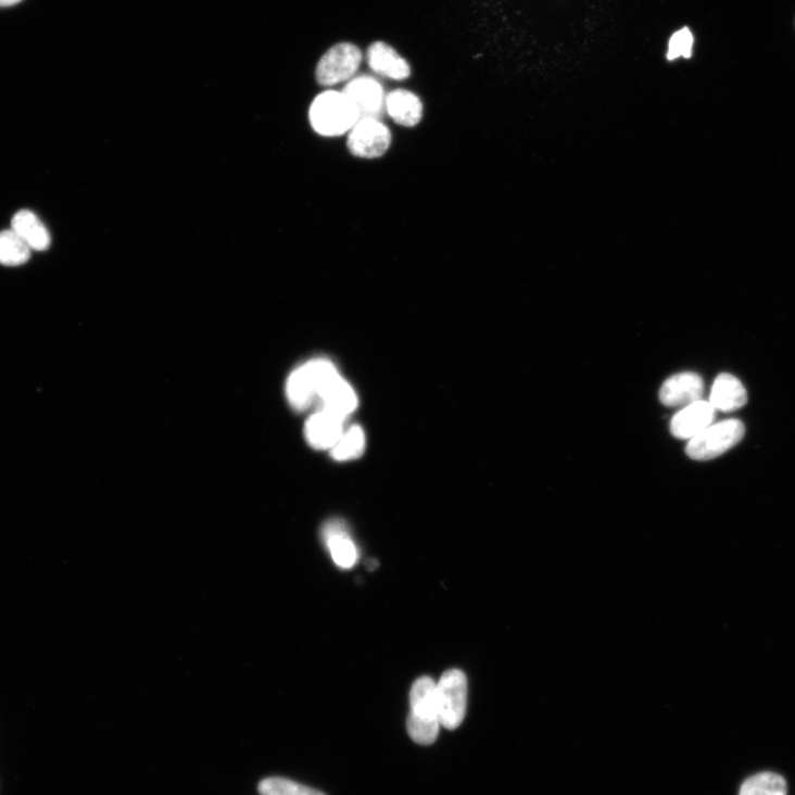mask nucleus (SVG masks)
I'll return each instance as SVG.
<instances>
[{"instance_id": "nucleus-1", "label": "nucleus", "mask_w": 795, "mask_h": 795, "mask_svg": "<svg viewBox=\"0 0 795 795\" xmlns=\"http://www.w3.org/2000/svg\"><path fill=\"white\" fill-rule=\"evenodd\" d=\"M436 689V682L424 677L414 683L411 692L408 733L415 743L424 746L437 741L441 725Z\"/></svg>"}, {"instance_id": "nucleus-18", "label": "nucleus", "mask_w": 795, "mask_h": 795, "mask_svg": "<svg viewBox=\"0 0 795 795\" xmlns=\"http://www.w3.org/2000/svg\"><path fill=\"white\" fill-rule=\"evenodd\" d=\"M31 251L13 229L0 232V264L17 267L29 261Z\"/></svg>"}, {"instance_id": "nucleus-11", "label": "nucleus", "mask_w": 795, "mask_h": 795, "mask_svg": "<svg viewBox=\"0 0 795 795\" xmlns=\"http://www.w3.org/2000/svg\"><path fill=\"white\" fill-rule=\"evenodd\" d=\"M716 409L709 402L699 401L678 413L671 421L672 434L682 440H692L712 425Z\"/></svg>"}, {"instance_id": "nucleus-21", "label": "nucleus", "mask_w": 795, "mask_h": 795, "mask_svg": "<svg viewBox=\"0 0 795 795\" xmlns=\"http://www.w3.org/2000/svg\"><path fill=\"white\" fill-rule=\"evenodd\" d=\"M261 795H326L320 791L285 778L264 779L258 784Z\"/></svg>"}, {"instance_id": "nucleus-4", "label": "nucleus", "mask_w": 795, "mask_h": 795, "mask_svg": "<svg viewBox=\"0 0 795 795\" xmlns=\"http://www.w3.org/2000/svg\"><path fill=\"white\" fill-rule=\"evenodd\" d=\"M745 436V426L736 419H729L709 426L690 440L687 455L697 460H707L722 455L739 444Z\"/></svg>"}, {"instance_id": "nucleus-5", "label": "nucleus", "mask_w": 795, "mask_h": 795, "mask_svg": "<svg viewBox=\"0 0 795 795\" xmlns=\"http://www.w3.org/2000/svg\"><path fill=\"white\" fill-rule=\"evenodd\" d=\"M363 61L361 49L349 42L331 47L319 60L316 68V80L323 87L351 80L358 72Z\"/></svg>"}, {"instance_id": "nucleus-10", "label": "nucleus", "mask_w": 795, "mask_h": 795, "mask_svg": "<svg viewBox=\"0 0 795 795\" xmlns=\"http://www.w3.org/2000/svg\"><path fill=\"white\" fill-rule=\"evenodd\" d=\"M370 68L378 75L392 80H405L411 77V65L391 46L377 41L367 51Z\"/></svg>"}, {"instance_id": "nucleus-3", "label": "nucleus", "mask_w": 795, "mask_h": 795, "mask_svg": "<svg viewBox=\"0 0 795 795\" xmlns=\"http://www.w3.org/2000/svg\"><path fill=\"white\" fill-rule=\"evenodd\" d=\"M441 725L454 731L464 720L468 705V680L459 670L446 671L436 689Z\"/></svg>"}, {"instance_id": "nucleus-8", "label": "nucleus", "mask_w": 795, "mask_h": 795, "mask_svg": "<svg viewBox=\"0 0 795 795\" xmlns=\"http://www.w3.org/2000/svg\"><path fill=\"white\" fill-rule=\"evenodd\" d=\"M703 378L696 373H681L669 378L659 390V401L667 407H687L702 401Z\"/></svg>"}, {"instance_id": "nucleus-7", "label": "nucleus", "mask_w": 795, "mask_h": 795, "mask_svg": "<svg viewBox=\"0 0 795 795\" xmlns=\"http://www.w3.org/2000/svg\"><path fill=\"white\" fill-rule=\"evenodd\" d=\"M343 93L353 105L358 121L379 118L386 109V96L382 86L371 77H358L351 80Z\"/></svg>"}, {"instance_id": "nucleus-19", "label": "nucleus", "mask_w": 795, "mask_h": 795, "mask_svg": "<svg viewBox=\"0 0 795 795\" xmlns=\"http://www.w3.org/2000/svg\"><path fill=\"white\" fill-rule=\"evenodd\" d=\"M366 438L363 429L353 426L344 431L341 439L330 450V455L338 460L358 458L365 450Z\"/></svg>"}, {"instance_id": "nucleus-9", "label": "nucleus", "mask_w": 795, "mask_h": 795, "mask_svg": "<svg viewBox=\"0 0 795 795\" xmlns=\"http://www.w3.org/2000/svg\"><path fill=\"white\" fill-rule=\"evenodd\" d=\"M345 420L319 409L305 424V438L316 450H331L345 431Z\"/></svg>"}, {"instance_id": "nucleus-12", "label": "nucleus", "mask_w": 795, "mask_h": 795, "mask_svg": "<svg viewBox=\"0 0 795 795\" xmlns=\"http://www.w3.org/2000/svg\"><path fill=\"white\" fill-rule=\"evenodd\" d=\"M748 393L742 381L731 374H720L714 381L709 404L719 412L732 413L743 408Z\"/></svg>"}, {"instance_id": "nucleus-22", "label": "nucleus", "mask_w": 795, "mask_h": 795, "mask_svg": "<svg viewBox=\"0 0 795 795\" xmlns=\"http://www.w3.org/2000/svg\"><path fill=\"white\" fill-rule=\"evenodd\" d=\"M694 45V37L689 28L676 33L670 41L668 59L676 60L680 56L690 58Z\"/></svg>"}, {"instance_id": "nucleus-14", "label": "nucleus", "mask_w": 795, "mask_h": 795, "mask_svg": "<svg viewBox=\"0 0 795 795\" xmlns=\"http://www.w3.org/2000/svg\"><path fill=\"white\" fill-rule=\"evenodd\" d=\"M386 110L398 124L413 127L420 123L424 115L421 100L407 90H395L386 97Z\"/></svg>"}, {"instance_id": "nucleus-2", "label": "nucleus", "mask_w": 795, "mask_h": 795, "mask_svg": "<svg viewBox=\"0 0 795 795\" xmlns=\"http://www.w3.org/2000/svg\"><path fill=\"white\" fill-rule=\"evenodd\" d=\"M310 121L318 135L335 138L349 132L358 117L343 92L326 91L313 101Z\"/></svg>"}, {"instance_id": "nucleus-15", "label": "nucleus", "mask_w": 795, "mask_h": 795, "mask_svg": "<svg viewBox=\"0 0 795 795\" xmlns=\"http://www.w3.org/2000/svg\"><path fill=\"white\" fill-rule=\"evenodd\" d=\"M320 409L346 420L358 406V396L343 378L331 384L319 398Z\"/></svg>"}, {"instance_id": "nucleus-17", "label": "nucleus", "mask_w": 795, "mask_h": 795, "mask_svg": "<svg viewBox=\"0 0 795 795\" xmlns=\"http://www.w3.org/2000/svg\"><path fill=\"white\" fill-rule=\"evenodd\" d=\"M286 392L290 405L299 412L308 409L317 401L315 387L305 364L291 373Z\"/></svg>"}, {"instance_id": "nucleus-6", "label": "nucleus", "mask_w": 795, "mask_h": 795, "mask_svg": "<svg viewBox=\"0 0 795 795\" xmlns=\"http://www.w3.org/2000/svg\"><path fill=\"white\" fill-rule=\"evenodd\" d=\"M391 132L379 118H363L349 131L348 147L361 159H378L389 149Z\"/></svg>"}, {"instance_id": "nucleus-16", "label": "nucleus", "mask_w": 795, "mask_h": 795, "mask_svg": "<svg viewBox=\"0 0 795 795\" xmlns=\"http://www.w3.org/2000/svg\"><path fill=\"white\" fill-rule=\"evenodd\" d=\"M12 229L35 251H45L51 244V236L42 222L30 211L18 212L12 220Z\"/></svg>"}, {"instance_id": "nucleus-20", "label": "nucleus", "mask_w": 795, "mask_h": 795, "mask_svg": "<svg viewBox=\"0 0 795 795\" xmlns=\"http://www.w3.org/2000/svg\"><path fill=\"white\" fill-rule=\"evenodd\" d=\"M740 795H786V784L775 773H759L743 784Z\"/></svg>"}, {"instance_id": "nucleus-23", "label": "nucleus", "mask_w": 795, "mask_h": 795, "mask_svg": "<svg viewBox=\"0 0 795 795\" xmlns=\"http://www.w3.org/2000/svg\"><path fill=\"white\" fill-rule=\"evenodd\" d=\"M21 2L22 0H0V8H11Z\"/></svg>"}, {"instance_id": "nucleus-13", "label": "nucleus", "mask_w": 795, "mask_h": 795, "mask_svg": "<svg viewBox=\"0 0 795 795\" xmlns=\"http://www.w3.org/2000/svg\"><path fill=\"white\" fill-rule=\"evenodd\" d=\"M321 537L331 557L340 567L349 569L355 565L358 558L357 550L343 521L338 519L327 521L321 529Z\"/></svg>"}]
</instances>
